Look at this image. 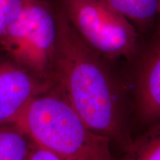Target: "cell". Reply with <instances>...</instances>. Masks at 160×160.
Listing matches in <instances>:
<instances>
[{"instance_id":"obj_1","label":"cell","mask_w":160,"mask_h":160,"mask_svg":"<svg viewBox=\"0 0 160 160\" xmlns=\"http://www.w3.org/2000/svg\"><path fill=\"white\" fill-rule=\"evenodd\" d=\"M57 11V38L51 79L90 129L123 151L133 138L130 79L86 44L62 12Z\"/></svg>"},{"instance_id":"obj_2","label":"cell","mask_w":160,"mask_h":160,"mask_svg":"<svg viewBox=\"0 0 160 160\" xmlns=\"http://www.w3.org/2000/svg\"><path fill=\"white\" fill-rule=\"evenodd\" d=\"M16 125L60 160H114L108 138L90 129L53 86L32 100Z\"/></svg>"},{"instance_id":"obj_3","label":"cell","mask_w":160,"mask_h":160,"mask_svg":"<svg viewBox=\"0 0 160 160\" xmlns=\"http://www.w3.org/2000/svg\"><path fill=\"white\" fill-rule=\"evenodd\" d=\"M58 8L85 42L112 62L133 65L145 42L125 16L105 0H59Z\"/></svg>"},{"instance_id":"obj_4","label":"cell","mask_w":160,"mask_h":160,"mask_svg":"<svg viewBox=\"0 0 160 160\" xmlns=\"http://www.w3.org/2000/svg\"><path fill=\"white\" fill-rule=\"evenodd\" d=\"M57 38L56 10L41 0H28L0 45L17 65L40 79L51 80Z\"/></svg>"},{"instance_id":"obj_5","label":"cell","mask_w":160,"mask_h":160,"mask_svg":"<svg viewBox=\"0 0 160 160\" xmlns=\"http://www.w3.org/2000/svg\"><path fill=\"white\" fill-rule=\"evenodd\" d=\"M131 82L133 114L142 125L160 121V42L145 43L134 65Z\"/></svg>"},{"instance_id":"obj_6","label":"cell","mask_w":160,"mask_h":160,"mask_svg":"<svg viewBox=\"0 0 160 160\" xmlns=\"http://www.w3.org/2000/svg\"><path fill=\"white\" fill-rule=\"evenodd\" d=\"M53 87L16 63H0V125L16 124L38 96Z\"/></svg>"},{"instance_id":"obj_7","label":"cell","mask_w":160,"mask_h":160,"mask_svg":"<svg viewBox=\"0 0 160 160\" xmlns=\"http://www.w3.org/2000/svg\"><path fill=\"white\" fill-rule=\"evenodd\" d=\"M125 16L142 36L151 33L157 25L160 0H105Z\"/></svg>"},{"instance_id":"obj_8","label":"cell","mask_w":160,"mask_h":160,"mask_svg":"<svg viewBox=\"0 0 160 160\" xmlns=\"http://www.w3.org/2000/svg\"><path fill=\"white\" fill-rule=\"evenodd\" d=\"M34 142L16 124L0 127V160H28Z\"/></svg>"},{"instance_id":"obj_9","label":"cell","mask_w":160,"mask_h":160,"mask_svg":"<svg viewBox=\"0 0 160 160\" xmlns=\"http://www.w3.org/2000/svg\"><path fill=\"white\" fill-rule=\"evenodd\" d=\"M114 160H160V121L133 138L123 155Z\"/></svg>"},{"instance_id":"obj_10","label":"cell","mask_w":160,"mask_h":160,"mask_svg":"<svg viewBox=\"0 0 160 160\" xmlns=\"http://www.w3.org/2000/svg\"><path fill=\"white\" fill-rule=\"evenodd\" d=\"M28 0H0V40Z\"/></svg>"},{"instance_id":"obj_11","label":"cell","mask_w":160,"mask_h":160,"mask_svg":"<svg viewBox=\"0 0 160 160\" xmlns=\"http://www.w3.org/2000/svg\"><path fill=\"white\" fill-rule=\"evenodd\" d=\"M151 39L160 42V2L159 5V10H158V20L157 25V30H156V31L153 33V37H151Z\"/></svg>"}]
</instances>
